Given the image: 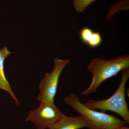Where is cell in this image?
Returning a JSON list of instances; mask_svg holds the SVG:
<instances>
[{"label":"cell","instance_id":"1","mask_svg":"<svg viewBox=\"0 0 129 129\" xmlns=\"http://www.w3.org/2000/svg\"><path fill=\"white\" fill-rule=\"evenodd\" d=\"M129 67L128 55L112 60H105L100 57L94 58L88 66L92 74V81L89 87L82 92V94L86 95L94 93L103 82Z\"/></svg>","mask_w":129,"mask_h":129},{"label":"cell","instance_id":"2","mask_svg":"<svg viewBox=\"0 0 129 129\" xmlns=\"http://www.w3.org/2000/svg\"><path fill=\"white\" fill-rule=\"evenodd\" d=\"M64 101L67 105L77 111L89 122V129H115L127 124L124 120L113 115L88 108L74 93L66 97Z\"/></svg>","mask_w":129,"mask_h":129},{"label":"cell","instance_id":"3","mask_svg":"<svg viewBox=\"0 0 129 129\" xmlns=\"http://www.w3.org/2000/svg\"><path fill=\"white\" fill-rule=\"evenodd\" d=\"M122 77L118 87L109 98L105 100H90L84 104L88 108L97 109L103 112L111 111L118 114L127 123H129V111L125 98V85L129 78V69L122 71Z\"/></svg>","mask_w":129,"mask_h":129},{"label":"cell","instance_id":"4","mask_svg":"<svg viewBox=\"0 0 129 129\" xmlns=\"http://www.w3.org/2000/svg\"><path fill=\"white\" fill-rule=\"evenodd\" d=\"M69 59H54V66L52 72L45 75L40 83L39 94L37 99L42 104H54V99L56 93L60 74L65 67L70 62Z\"/></svg>","mask_w":129,"mask_h":129},{"label":"cell","instance_id":"5","mask_svg":"<svg viewBox=\"0 0 129 129\" xmlns=\"http://www.w3.org/2000/svg\"><path fill=\"white\" fill-rule=\"evenodd\" d=\"M64 115L54 104L41 103L39 108L29 112L26 121L32 122L37 129H48Z\"/></svg>","mask_w":129,"mask_h":129},{"label":"cell","instance_id":"6","mask_svg":"<svg viewBox=\"0 0 129 129\" xmlns=\"http://www.w3.org/2000/svg\"><path fill=\"white\" fill-rule=\"evenodd\" d=\"M89 123L80 116L68 117L64 115L62 117L49 127V129H80L88 127Z\"/></svg>","mask_w":129,"mask_h":129},{"label":"cell","instance_id":"7","mask_svg":"<svg viewBox=\"0 0 129 129\" xmlns=\"http://www.w3.org/2000/svg\"><path fill=\"white\" fill-rule=\"evenodd\" d=\"M10 54L11 52L8 50L7 47H4L0 49V85L2 89L8 92L15 103H17L18 102V100L13 93L9 83L5 76L4 71V62Z\"/></svg>","mask_w":129,"mask_h":129},{"label":"cell","instance_id":"8","mask_svg":"<svg viewBox=\"0 0 129 129\" xmlns=\"http://www.w3.org/2000/svg\"><path fill=\"white\" fill-rule=\"evenodd\" d=\"M97 0H73L75 9L78 12L84 13L92 3Z\"/></svg>","mask_w":129,"mask_h":129},{"label":"cell","instance_id":"9","mask_svg":"<svg viewBox=\"0 0 129 129\" xmlns=\"http://www.w3.org/2000/svg\"><path fill=\"white\" fill-rule=\"evenodd\" d=\"M102 42V39L99 32H93L87 45L91 48L99 46Z\"/></svg>","mask_w":129,"mask_h":129},{"label":"cell","instance_id":"10","mask_svg":"<svg viewBox=\"0 0 129 129\" xmlns=\"http://www.w3.org/2000/svg\"><path fill=\"white\" fill-rule=\"evenodd\" d=\"M93 32H94L90 28H83L80 30V33L81 40L83 42L87 45Z\"/></svg>","mask_w":129,"mask_h":129},{"label":"cell","instance_id":"11","mask_svg":"<svg viewBox=\"0 0 129 129\" xmlns=\"http://www.w3.org/2000/svg\"><path fill=\"white\" fill-rule=\"evenodd\" d=\"M115 129H129L128 127L125 126V125H121Z\"/></svg>","mask_w":129,"mask_h":129},{"label":"cell","instance_id":"12","mask_svg":"<svg viewBox=\"0 0 129 129\" xmlns=\"http://www.w3.org/2000/svg\"><path fill=\"white\" fill-rule=\"evenodd\" d=\"M0 89H2V88L1 87V85H0Z\"/></svg>","mask_w":129,"mask_h":129}]
</instances>
